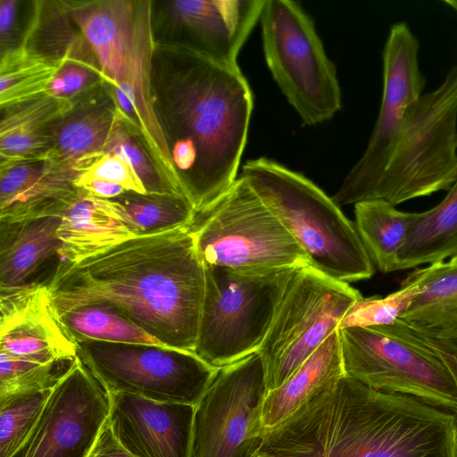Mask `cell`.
I'll return each instance as SVG.
<instances>
[{
	"label": "cell",
	"instance_id": "obj_3",
	"mask_svg": "<svg viewBox=\"0 0 457 457\" xmlns=\"http://www.w3.org/2000/svg\"><path fill=\"white\" fill-rule=\"evenodd\" d=\"M171 57L168 116L176 140H188L196 152L190 203L198 214L238 178L253 96L238 65L215 62L179 45Z\"/></svg>",
	"mask_w": 457,
	"mask_h": 457
},
{
	"label": "cell",
	"instance_id": "obj_6",
	"mask_svg": "<svg viewBox=\"0 0 457 457\" xmlns=\"http://www.w3.org/2000/svg\"><path fill=\"white\" fill-rule=\"evenodd\" d=\"M457 179V66L423 94L405 119L392 157L368 200L395 206L449 190Z\"/></svg>",
	"mask_w": 457,
	"mask_h": 457
},
{
	"label": "cell",
	"instance_id": "obj_7",
	"mask_svg": "<svg viewBox=\"0 0 457 457\" xmlns=\"http://www.w3.org/2000/svg\"><path fill=\"white\" fill-rule=\"evenodd\" d=\"M345 374L368 387L457 414V384L443 361L399 319L338 329Z\"/></svg>",
	"mask_w": 457,
	"mask_h": 457
},
{
	"label": "cell",
	"instance_id": "obj_14",
	"mask_svg": "<svg viewBox=\"0 0 457 457\" xmlns=\"http://www.w3.org/2000/svg\"><path fill=\"white\" fill-rule=\"evenodd\" d=\"M110 411L108 393L77 356L11 457H89Z\"/></svg>",
	"mask_w": 457,
	"mask_h": 457
},
{
	"label": "cell",
	"instance_id": "obj_39",
	"mask_svg": "<svg viewBox=\"0 0 457 457\" xmlns=\"http://www.w3.org/2000/svg\"><path fill=\"white\" fill-rule=\"evenodd\" d=\"M74 185L79 189L104 199H113L127 192L122 187L117 184L99 179H74Z\"/></svg>",
	"mask_w": 457,
	"mask_h": 457
},
{
	"label": "cell",
	"instance_id": "obj_41",
	"mask_svg": "<svg viewBox=\"0 0 457 457\" xmlns=\"http://www.w3.org/2000/svg\"><path fill=\"white\" fill-rule=\"evenodd\" d=\"M444 3L452 8L457 14V0H445Z\"/></svg>",
	"mask_w": 457,
	"mask_h": 457
},
{
	"label": "cell",
	"instance_id": "obj_15",
	"mask_svg": "<svg viewBox=\"0 0 457 457\" xmlns=\"http://www.w3.org/2000/svg\"><path fill=\"white\" fill-rule=\"evenodd\" d=\"M151 4L150 1L136 2L131 43L121 78L117 85L112 87V98L128 122L141 136L168 189L175 195L186 196L152 94L154 39Z\"/></svg>",
	"mask_w": 457,
	"mask_h": 457
},
{
	"label": "cell",
	"instance_id": "obj_9",
	"mask_svg": "<svg viewBox=\"0 0 457 457\" xmlns=\"http://www.w3.org/2000/svg\"><path fill=\"white\" fill-rule=\"evenodd\" d=\"M192 231L205 266L253 270L309 265L299 245L240 175L220 199L195 215Z\"/></svg>",
	"mask_w": 457,
	"mask_h": 457
},
{
	"label": "cell",
	"instance_id": "obj_23",
	"mask_svg": "<svg viewBox=\"0 0 457 457\" xmlns=\"http://www.w3.org/2000/svg\"><path fill=\"white\" fill-rule=\"evenodd\" d=\"M345 375L337 329L281 386L267 393L262 404L266 432L285 422Z\"/></svg>",
	"mask_w": 457,
	"mask_h": 457
},
{
	"label": "cell",
	"instance_id": "obj_38",
	"mask_svg": "<svg viewBox=\"0 0 457 457\" xmlns=\"http://www.w3.org/2000/svg\"><path fill=\"white\" fill-rule=\"evenodd\" d=\"M89 457H133L117 441L108 423L104 427Z\"/></svg>",
	"mask_w": 457,
	"mask_h": 457
},
{
	"label": "cell",
	"instance_id": "obj_34",
	"mask_svg": "<svg viewBox=\"0 0 457 457\" xmlns=\"http://www.w3.org/2000/svg\"><path fill=\"white\" fill-rule=\"evenodd\" d=\"M132 129L123 117L111 133L104 153L117 154L130 164L148 194L175 195L162 180L150 155L137 142Z\"/></svg>",
	"mask_w": 457,
	"mask_h": 457
},
{
	"label": "cell",
	"instance_id": "obj_24",
	"mask_svg": "<svg viewBox=\"0 0 457 457\" xmlns=\"http://www.w3.org/2000/svg\"><path fill=\"white\" fill-rule=\"evenodd\" d=\"M73 108L72 100L45 95L2 109L0 165L40 160L50 148L53 126Z\"/></svg>",
	"mask_w": 457,
	"mask_h": 457
},
{
	"label": "cell",
	"instance_id": "obj_21",
	"mask_svg": "<svg viewBox=\"0 0 457 457\" xmlns=\"http://www.w3.org/2000/svg\"><path fill=\"white\" fill-rule=\"evenodd\" d=\"M59 262H76L137 237L129 228L121 204L79 189L60 218Z\"/></svg>",
	"mask_w": 457,
	"mask_h": 457
},
{
	"label": "cell",
	"instance_id": "obj_8",
	"mask_svg": "<svg viewBox=\"0 0 457 457\" xmlns=\"http://www.w3.org/2000/svg\"><path fill=\"white\" fill-rule=\"evenodd\" d=\"M259 21L267 66L303 124L330 120L341 109V89L312 19L297 2L265 0Z\"/></svg>",
	"mask_w": 457,
	"mask_h": 457
},
{
	"label": "cell",
	"instance_id": "obj_40",
	"mask_svg": "<svg viewBox=\"0 0 457 457\" xmlns=\"http://www.w3.org/2000/svg\"><path fill=\"white\" fill-rule=\"evenodd\" d=\"M18 0H1L0 2V43L2 50L6 45L13 30L17 13Z\"/></svg>",
	"mask_w": 457,
	"mask_h": 457
},
{
	"label": "cell",
	"instance_id": "obj_10",
	"mask_svg": "<svg viewBox=\"0 0 457 457\" xmlns=\"http://www.w3.org/2000/svg\"><path fill=\"white\" fill-rule=\"evenodd\" d=\"M362 298L349 283L333 279L310 265L289 279L258 351L267 391L281 386L336 330Z\"/></svg>",
	"mask_w": 457,
	"mask_h": 457
},
{
	"label": "cell",
	"instance_id": "obj_30",
	"mask_svg": "<svg viewBox=\"0 0 457 457\" xmlns=\"http://www.w3.org/2000/svg\"><path fill=\"white\" fill-rule=\"evenodd\" d=\"M58 317L75 343L102 341L171 348L108 304L88 303L65 312Z\"/></svg>",
	"mask_w": 457,
	"mask_h": 457
},
{
	"label": "cell",
	"instance_id": "obj_33",
	"mask_svg": "<svg viewBox=\"0 0 457 457\" xmlns=\"http://www.w3.org/2000/svg\"><path fill=\"white\" fill-rule=\"evenodd\" d=\"M73 362L43 365L0 354V398L53 389Z\"/></svg>",
	"mask_w": 457,
	"mask_h": 457
},
{
	"label": "cell",
	"instance_id": "obj_45",
	"mask_svg": "<svg viewBox=\"0 0 457 457\" xmlns=\"http://www.w3.org/2000/svg\"><path fill=\"white\" fill-rule=\"evenodd\" d=\"M455 381H456V384H457V379ZM455 417H456V421H457V414L455 415Z\"/></svg>",
	"mask_w": 457,
	"mask_h": 457
},
{
	"label": "cell",
	"instance_id": "obj_13",
	"mask_svg": "<svg viewBox=\"0 0 457 457\" xmlns=\"http://www.w3.org/2000/svg\"><path fill=\"white\" fill-rule=\"evenodd\" d=\"M419 47L405 22L391 27L383 50L378 119L363 154L332 196L339 207L369 199L392 157L409 111L423 95L425 78L419 65Z\"/></svg>",
	"mask_w": 457,
	"mask_h": 457
},
{
	"label": "cell",
	"instance_id": "obj_25",
	"mask_svg": "<svg viewBox=\"0 0 457 457\" xmlns=\"http://www.w3.org/2000/svg\"><path fill=\"white\" fill-rule=\"evenodd\" d=\"M74 109L53 126L50 148L40 160L79 173L104 153L111 133L125 116L116 103Z\"/></svg>",
	"mask_w": 457,
	"mask_h": 457
},
{
	"label": "cell",
	"instance_id": "obj_11",
	"mask_svg": "<svg viewBox=\"0 0 457 457\" xmlns=\"http://www.w3.org/2000/svg\"><path fill=\"white\" fill-rule=\"evenodd\" d=\"M76 344L78 357L109 394L195 406L219 370L190 351L102 341Z\"/></svg>",
	"mask_w": 457,
	"mask_h": 457
},
{
	"label": "cell",
	"instance_id": "obj_1",
	"mask_svg": "<svg viewBox=\"0 0 457 457\" xmlns=\"http://www.w3.org/2000/svg\"><path fill=\"white\" fill-rule=\"evenodd\" d=\"M47 286L57 315L88 303L108 304L165 345L195 351L205 270L192 225L59 262Z\"/></svg>",
	"mask_w": 457,
	"mask_h": 457
},
{
	"label": "cell",
	"instance_id": "obj_28",
	"mask_svg": "<svg viewBox=\"0 0 457 457\" xmlns=\"http://www.w3.org/2000/svg\"><path fill=\"white\" fill-rule=\"evenodd\" d=\"M355 227L371 260L382 272L397 270L398 255L404 245L412 212L398 211L380 200L354 204Z\"/></svg>",
	"mask_w": 457,
	"mask_h": 457
},
{
	"label": "cell",
	"instance_id": "obj_43",
	"mask_svg": "<svg viewBox=\"0 0 457 457\" xmlns=\"http://www.w3.org/2000/svg\"><path fill=\"white\" fill-rule=\"evenodd\" d=\"M450 261H452L453 262H457V256L450 259Z\"/></svg>",
	"mask_w": 457,
	"mask_h": 457
},
{
	"label": "cell",
	"instance_id": "obj_16",
	"mask_svg": "<svg viewBox=\"0 0 457 457\" xmlns=\"http://www.w3.org/2000/svg\"><path fill=\"white\" fill-rule=\"evenodd\" d=\"M0 354L43 365L76 360L77 344L55 312L47 283L0 288Z\"/></svg>",
	"mask_w": 457,
	"mask_h": 457
},
{
	"label": "cell",
	"instance_id": "obj_37",
	"mask_svg": "<svg viewBox=\"0 0 457 457\" xmlns=\"http://www.w3.org/2000/svg\"><path fill=\"white\" fill-rule=\"evenodd\" d=\"M97 79H103L101 70L90 61L81 58L65 60L52 81L48 95L72 100L94 86Z\"/></svg>",
	"mask_w": 457,
	"mask_h": 457
},
{
	"label": "cell",
	"instance_id": "obj_42",
	"mask_svg": "<svg viewBox=\"0 0 457 457\" xmlns=\"http://www.w3.org/2000/svg\"><path fill=\"white\" fill-rule=\"evenodd\" d=\"M254 457H271L262 453H257Z\"/></svg>",
	"mask_w": 457,
	"mask_h": 457
},
{
	"label": "cell",
	"instance_id": "obj_31",
	"mask_svg": "<svg viewBox=\"0 0 457 457\" xmlns=\"http://www.w3.org/2000/svg\"><path fill=\"white\" fill-rule=\"evenodd\" d=\"M113 199L121 204L127 223L136 236L191 226L196 215L190 201L179 195L125 192Z\"/></svg>",
	"mask_w": 457,
	"mask_h": 457
},
{
	"label": "cell",
	"instance_id": "obj_19",
	"mask_svg": "<svg viewBox=\"0 0 457 457\" xmlns=\"http://www.w3.org/2000/svg\"><path fill=\"white\" fill-rule=\"evenodd\" d=\"M78 174L42 160L0 165V222L61 218L79 195Z\"/></svg>",
	"mask_w": 457,
	"mask_h": 457
},
{
	"label": "cell",
	"instance_id": "obj_26",
	"mask_svg": "<svg viewBox=\"0 0 457 457\" xmlns=\"http://www.w3.org/2000/svg\"><path fill=\"white\" fill-rule=\"evenodd\" d=\"M59 224V217L0 222V288L30 283L43 264L58 256Z\"/></svg>",
	"mask_w": 457,
	"mask_h": 457
},
{
	"label": "cell",
	"instance_id": "obj_12",
	"mask_svg": "<svg viewBox=\"0 0 457 457\" xmlns=\"http://www.w3.org/2000/svg\"><path fill=\"white\" fill-rule=\"evenodd\" d=\"M267 393L258 352L219 369L195 407L192 457H254L266 434Z\"/></svg>",
	"mask_w": 457,
	"mask_h": 457
},
{
	"label": "cell",
	"instance_id": "obj_32",
	"mask_svg": "<svg viewBox=\"0 0 457 457\" xmlns=\"http://www.w3.org/2000/svg\"><path fill=\"white\" fill-rule=\"evenodd\" d=\"M53 389L0 398V457H11L25 442Z\"/></svg>",
	"mask_w": 457,
	"mask_h": 457
},
{
	"label": "cell",
	"instance_id": "obj_36",
	"mask_svg": "<svg viewBox=\"0 0 457 457\" xmlns=\"http://www.w3.org/2000/svg\"><path fill=\"white\" fill-rule=\"evenodd\" d=\"M75 179L104 180L122 187L127 192L148 194L133 167L119 155L110 153L95 159L79 171Z\"/></svg>",
	"mask_w": 457,
	"mask_h": 457
},
{
	"label": "cell",
	"instance_id": "obj_2",
	"mask_svg": "<svg viewBox=\"0 0 457 457\" xmlns=\"http://www.w3.org/2000/svg\"><path fill=\"white\" fill-rule=\"evenodd\" d=\"M454 414L345 375L267 431L271 457H455Z\"/></svg>",
	"mask_w": 457,
	"mask_h": 457
},
{
	"label": "cell",
	"instance_id": "obj_29",
	"mask_svg": "<svg viewBox=\"0 0 457 457\" xmlns=\"http://www.w3.org/2000/svg\"><path fill=\"white\" fill-rule=\"evenodd\" d=\"M64 61L44 55L22 44L1 54L0 106L6 109L48 95Z\"/></svg>",
	"mask_w": 457,
	"mask_h": 457
},
{
	"label": "cell",
	"instance_id": "obj_22",
	"mask_svg": "<svg viewBox=\"0 0 457 457\" xmlns=\"http://www.w3.org/2000/svg\"><path fill=\"white\" fill-rule=\"evenodd\" d=\"M402 285L411 296L398 319L415 332L457 343V262L416 269Z\"/></svg>",
	"mask_w": 457,
	"mask_h": 457
},
{
	"label": "cell",
	"instance_id": "obj_18",
	"mask_svg": "<svg viewBox=\"0 0 457 457\" xmlns=\"http://www.w3.org/2000/svg\"><path fill=\"white\" fill-rule=\"evenodd\" d=\"M265 0H176L172 24L183 34L179 46L225 65H238L239 52L259 21Z\"/></svg>",
	"mask_w": 457,
	"mask_h": 457
},
{
	"label": "cell",
	"instance_id": "obj_27",
	"mask_svg": "<svg viewBox=\"0 0 457 457\" xmlns=\"http://www.w3.org/2000/svg\"><path fill=\"white\" fill-rule=\"evenodd\" d=\"M457 256V179L432 209L412 212L396 270L444 262Z\"/></svg>",
	"mask_w": 457,
	"mask_h": 457
},
{
	"label": "cell",
	"instance_id": "obj_5",
	"mask_svg": "<svg viewBox=\"0 0 457 457\" xmlns=\"http://www.w3.org/2000/svg\"><path fill=\"white\" fill-rule=\"evenodd\" d=\"M298 268L204 265L205 291L194 353L220 369L258 352Z\"/></svg>",
	"mask_w": 457,
	"mask_h": 457
},
{
	"label": "cell",
	"instance_id": "obj_20",
	"mask_svg": "<svg viewBox=\"0 0 457 457\" xmlns=\"http://www.w3.org/2000/svg\"><path fill=\"white\" fill-rule=\"evenodd\" d=\"M62 2L92 51L103 79L111 87L117 85L131 43L136 2Z\"/></svg>",
	"mask_w": 457,
	"mask_h": 457
},
{
	"label": "cell",
	"instance_id": "obj_4",
	"mask_svg": "<svg viewBox=\"0 0 457 457\" xmlns=\"http://www.w3.org/2000/svg\"><path fill=\"white\" fill-rule=\"evenodd\" d=\"M239 175L290 233L310 266L345 283L373 275L356 227L312 180L264 157L247 161Z\"/></svg>",
	"mask_w": 457,
	"mask_h": 457
},
{
	"label": "cell",
	"instance_id": "obj_35",
	"mask_svg": "<svg viewBox=\"0 0 457 457\" xmlns=\"http://www.w3.org/2000/svg\"><path fill=\"white\" fill-rule=\"evenodd\" d=\"M410 296V287L401 285L397 291L386 297H362L349 309L340 321L338 329L391 324L399 318Z\"/></svg>",
	"mask_w": 457,
	"mask_h": 457
},
{
	"label": "cell",
	"instance_id": "obj_44",
	"mask_svg": "<svg viewBox=\"0 0 457 457\" xmlns=\"http://www.w3.org/2000/svg\"><path fill=\"white\" fill-rule=\"evenodd\" d=\"M455 457H457V434H456V449H455Z\"/></svg>",
	"mask_w": 457,
	"mask_h": 457
},
{
	"label": "cell",
	"instance_id": "obj_17",
	"mask_svg": "<svg viewBox=\"0 0 457 457\" xmlns=\"http://www.w3.org/2000/svg\"><path fill=\"white\" fill-rule=\"evenodd\" d=\"M107 423L133 457H192L195 407L109 394Z\"/></svg>",
	"mask_w": 457,
	"mask_h": 457
}]
</instances>
